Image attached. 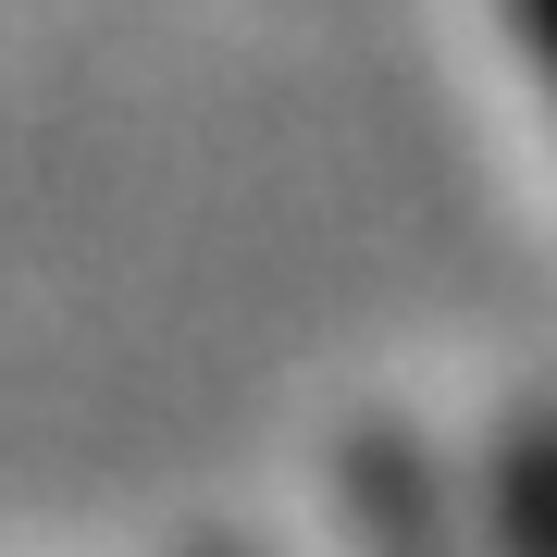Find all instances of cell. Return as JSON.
I'll use <instances>...</instances> for the list:
<instances>
[{
	"instance_id": "1",
	"label": "cell",
	"mask_w": 557,
	"mask_h": 557,
	"mask_svg": "<svg viewBox=\"0 0 557 557\" xmlns=\"http://www.w3.org/2000/svg\"><path fill=\"white\" fill-rule=\"evenodd\" d=\"M533 25H545V50H557V0H533Z\"/></svg>"
}]
</instances>
